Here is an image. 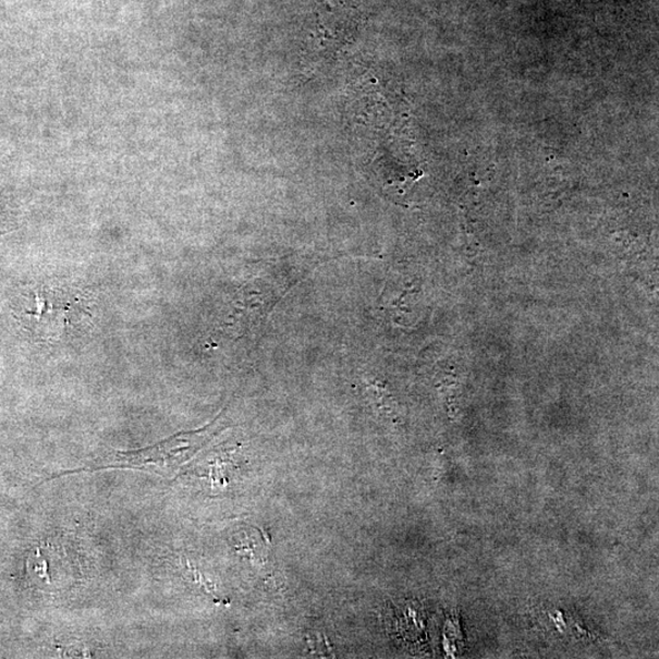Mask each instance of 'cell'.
<instances>
[{
    "label": "cell",
    "mask_w": 659,
    "mask_h": 659,
    "mask_svg": "<svg viewBox=\"0 0 659 659\" xmlns=\"http://www.w3.org/2000/svg\"><path fill=\"white\" fill-rule=\"evenodd\" d=\"M219 420L220 415L205 428L172 436L150 449L120 452L115 461L123 463L121 466L151 464L163 471H176L182 464L194 457L203 446L220 430Z\"/></svg>",
    "instance_id": "obj_1"
},
{
    "label": "cell",
    "mask_w": 659,
    "mask_h": 659,
    "mask_svg": "<svg viewBox=\"0 0 659 659\" xmlns=\"http://www.w3.org/2000/svg\"><path fill=\"white\" fill-rule=\"evenodd\" d=\"M73 308V302L65 296V293L44 288L34 291L33 312L26 314L36 319L44 332L56 338L65 329Z\"/></svg>",
    "instance_id": "obj_2"
}]
</instances>
